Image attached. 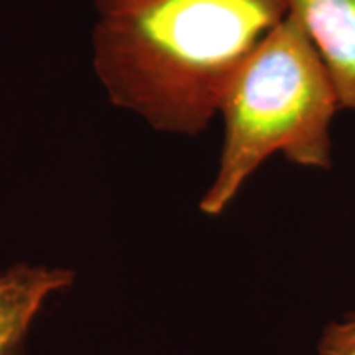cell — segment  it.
<instances>
[{"mask_svg":"<svg viewBox=\"0 0 355 355\" xmlns=\"http://www.w3.org/2000/svg\"><path fill=\"white\" fill-rule=\"evenodd\" d=\"M93 69L114 107L154 130L200 135L288 0H95Z\"/></svg>","mask_w":355,"mask_h":355,"instance_id":"6da1fadb","label":"cell"},{"mask_svg":"<svg viewBox=\"0 0 355 355\" xmlns=\"http://www.w3.org/2000/svg\"><path fill=\"white\" fill-rule=\"evenodd\" d=\"M338 109L336 89L316 46L286 16L243 62L223 93L219 113L225 137L200 209L221 216L257 168L277 153L294 164L328 170Z\"/></svg>","mask_w":355,"mask_h":355,"instance_id":"7a4b0ae2","label":"cell"},{"mask_svg":"<svg viewBox=\"0 0 355 355\" xmlns=\"http://www.w3.org/2000/svg\"><path fill=\"white\" fill-rule=\"evenodd\" d=\"M330 73L340 107L355 111V0H288Z\"/></svg>","mask_w":355,"mask_h":355,"instance_id":"3957f363","label":"cell"},{"mask_svg":"<svg viewBox=\"0 0 355 355\" xmlns=\"http://www.w3.org/2000/svg\"><path fill=\"white\" fill-rule=\"evenodd\" d=\"M67 268L14 265L0 272V355H16L46 298L73 284Z\"/></svg>","mask_w":355,"mask_h":355,"instance_id":"277c9868","label":"cell"},{"mask_svg":"<svg viewBox=\"0 0 355 355\" xmlns=\"http://www.w3.org/2000/svg\"><path fill=\"white\" fill-rule=\"evenodd\" d=\"M320 355H355V314L324 331Z\"/></svg>","mask_w":355,"mask_h":355,"instance_id":"5b68a950","label":"cell"}]
</instances>
